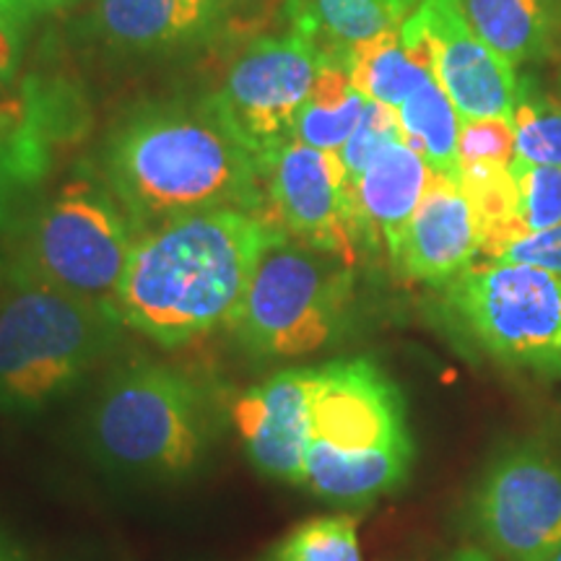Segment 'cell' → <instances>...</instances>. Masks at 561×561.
<instances>
[{
    "instance_id": "obj_1",
    "label": "cell",
    "mask_w": 561,
    "mask_h": 561,
    "mask_svg": "<svg viewBox=\"0 0 561 561\" xmlns=\"http://www.w3.org/2000/svg\"><path fill=\"white\" fill-rule=\"evenodd\" d=\"M284 234L261 214L208 208L174 216L133 242L115 312L174 348L231 322L263 250Z\"/></svg>"
},
{
    "instance_id": "obj_2",
    "label": "cell",
    "mask_w": 561,
    "mask_h": 561,
    "mask_svg": "<svg viewBox=\"0 0 561 561\" xmlns=\"http://www.w3.org/2000/svg\"><path fill=\"white\" fill-rule=\"evenodd\" d=\"M107 172L136 219L161 224L208 208H240L268 219L263 159L210 100L138 115L112 140Z\"/></svg>"
},
{
    "instance_id": "obj_3",
    "label": "cell",
    "mask_w": 561,
    "mask_h": 561,
    "mask_svg": "<svg viewBox=\"0 0 561 561\" xmlns=\"http://www.w3.org/2000/svg\"><path fill=\"white\" fill-rule=\"evenodd\" d=\"M413 437L398 385L369 359L314 367L305 486L331 504H369L411 476Z\"/></svg>"
},
{
    "instance_id": "obj_4",
    "label": "cell",
    "mask_w": 561,
    "mask_h": 561,
    "mask_svg": "<svg viewBox=\"0 0 561 561\" xmlns=\"http://www.w3.org/2000/svg\"><path fill=\"white\" fill-rule=\"evenodd\" d=\"M216 437L210 396L195 377L161 362L112 371L89 411V445L110 471L133 479L193 473Z\"/></svg>"
},
{
    "instance_id": "obj_5",
    "label": "cell",
    "mask_w": 561,
    "mask_h": 561,
    "mask_svg": "<svg viewBox=\"0 0 561 561\" xmlns=\"http://www.w3.org/2000/svg\"><path fill=\"white\" fill-rule=\"evenodd\" d=\"M115 310L42 284L0 305V411L34 413L66 398L110 354Z\"/></svg>"
},
{
    "instance_id": "obj_6",
    "label": "cell",
    "mask_w": 561,
    "mask_h": 561,
    "mask_svg": "<svg viewBox=\"0 0 561 561\" xmlns=\"http://www.w3.org/2000/svg\"><path fill=\"white\" fill-rule=\"evenodd\" d=\"M354 265L278 234L257 261L231 331L255 359H299L346 328Z\"/></svg>"
},
{
    "instance_id": "obj_7",
    "label": "cell",
    "mask_w": 561,
    "mask_h": 561,
    "mask_svg": "<svg viewBox=\"0 0 561 561\" xmlns=\"http://www.w3.org/2000/svg\"><path fill=\"white\" fill-rule=\"evenodd\" d=\"M445 289L462 333L510 369L561 377V276L525 263L476 261Z\"/></svg>"
},
{
    "instance_id": "obj_8",
    "label": "cell",
    "mask_w": 561,
    "mask_h": 561,
    "mask_svg": "<svg viewBox=\"0 0 561 561\" xmlns=\"http://www.w3.org/2000/svg\"><path fill=\"white\" fill-rule=\"evenodd\" d=\"M133 242L128 216L96 187L73 182L32 221L13 278L115 310Z\"/></svg>"
},
{
    "instance_id": "obj_9",
    "label": "cell",
    "mask_w": 561,
    "mask_h": 561,
    "mask_svg": "<svg viewBox=\"0 0 561 561\" xmlns=\"http://www.w3.org/2000/svg\"><path fill=\"white\" fill-rule=\"evenodd\" d=\"M328 60L341 58H333L312 37L297 30L280 37H261L231 62L221 91L210 96V102L265 161L273 151L294 140V117L310 96L320 68Z\"/></svg>"
},
{
    "instance_id": "obj_10",
    "label": "cell",
    "mask_w": 561,
    "mask_h": 561,
    "mask_svg": "<svg viewBox=\"0 0 561 561\" xmlns=\"http://www.w3.org/2000/svg\"><path fill=\"white\" fill-rule=\"evenodd\" d=\"M481 538L507 561H541L561 546V458L515 445L491 460L473 494Z\"/></svg>"
},
{
    "instance_id": "obj_11",
    "label": "cell",
    "mask_w": 561,
    "mask_h": 561,
    "mask_svg": "<svg viewBox=\"0 0 561 561\" xmlns=\"http://www.w3.org/2000/svg\"><path fill=\"white\" fill-rule=\"evenodd\" d=\"M265 214L291 240L354 265L359 257L354 216L339 151L289 140L263 161Z\"/></svg>"
},
{
    "instance_id": "obj_12",
    "label": "cell",
    "mask_w": 561,
    "mask_h": 561,
    "mask_svg": "<svg viewBox=\"0 0 561 561\" xmlns=\"http://www.w3.org/2000/svg\"><path fill=\"white\" fill-rule=\"evenodd\" d=\"M419 13L432 39L437 81L458 110L460 123L483 117L512 121L520 91L515 68L473 32L460 0H424Z\"/></svg>"
},
{
    "instance_id": "obj_13",
    "label": "cell",
    "mask_w": 561,
    "mask_h": 561,
    "mask_svg": "<svg viewBox=\"0 0 561 561\" xmlns=\"http://www.w3.org/2000/svg\"><path fill=\"white\" fill-rule=\"evenodd\" d=\"M314 367H289L250 388L234 405L244 450L265 479L305 486Z\"/></svg>"
},
{
    "instance_id": "obj_14",
    "label": "cell",
    "mask_w": 561,
    "mask_h": 561,
    "mask_svg": "<svg viewBox=\"0 0 561 561\" xmlns=\"http://www.w3.org/2000/svg\"><path fill=\"white\" fill-rule=\"evenodd\" d=\"M481 250V224L460 180L434 172L392 257V271L413 284L447 286L479 261Z\"/></svg>"
},
{
    "instance_id": "obj_15",
    "label": "cell",
    "mask_w": 561,
    "mask_h": 561,
    "mask_svg": "<svg viewBox=\"0 0 561 561\" xmlns=\"http://www.w3.org/2000/svg\"><path fill=\"white\" fill-rule=\"evenodd\" d=\"M432 178V167L405 140L388 146L371 161L346 187L359 250L382 248L392 263Z\"/></svg>"
},
{
    "instance_id": "obj_16",
    "label": "cell",
    "mask_w": 561,
    "mask_h": 561,
    "mask_svg": "<svg viewBox=\"0 0 561 561\" xmlns=\"http://www.w3.org/2000/svg\"><path fill=\"white\" fill-rule=\"evenodd\" d=\"M346 70L369 102L401 107L424 83L437 79L432 39L421 13H413L398 30L351 47Z\"/></svg>"
},
{
    "instance_id": "obj_17",
    "label": "cell",
    "mask_w": 561,
    "mask_h": 561,
    "mask_svg": "<svg viewBox=\"0 0 561 561\" xmlns=\"http://www.w3.org/2000/svg\"><path fill=\"white\" fill-rule=\"evenodd\" d=\"M421 5L424 0H289V19L291 30L346 60L351 47L398 30Z\"/></svg>"
},
{
    "instance_id": "obj_18",
    "label": "cell",
    "mask_w": 561,
    "mask_h": 561,
    "mask_svg": "<svg viewBox=\"0 0 561 561\" xmlns=\"http://www.w3.org/2000/svg\"><path fill=\"white\" fill-rule=\"evenodd\" d=\"M206 0H100L102 37L130 50H157L208 24Z\"/></svg>"
},
{
    "instance_id": "obj_19",
    "label": "cell",
    "mask_w": 561,
    "mask_h": 561,
    "mask_svg": "<svg viewBox=\"0 0 561 561\" xmlns=\"http://www.w3.org/2000/svg\"><path fill=\"white\" fill-rule=\"evenodd\" d=\"M473 32L512 68L538 60L553 42L551 0H460Z\"/></svg>"
},
{
    "instance_id": "obj_20",
    "label": "cell",
    "mask_w": 561,
    "mask_h": 561,
    "mask_svg": "<svg viewBox=\"0 0 561 561\" xmlns=\"http://www.w3.org/2000/svg\"><path fill=\"white\" fill-rule=\"evenodd\" d=\"M367 96L348 79L346 62L328 60L294 117L291 138L320 151H341L359 125Z\"/></svg>"
},
{
    "instance_id": "obj_21",
    "label": "cell",
    "mask_w": 561,
    "mask_h": 561,
    "mask_svg": "<svg viewBox=\"0 0 561 561\" xmlns=\"http://www.w3.org/2000/svg\"><path fill=\"white\" fill-rule=\"evenodd\" d=\"M398 123L405 144L424 157L432 172L458 178L460 115L437 79L424 83L398 107Z\"/></svg>"
},
{
    "instance_id": "obj_22",
    "label": "cell",
    "mask_w": 561,
    "mask_h": 561,
    "mask_svg": "<svg viewBox=\"0 0 561 561\" xmlns=\"http://www.w3.org/2000/svg\"><path fill=\"white\" fill-rule=\"evenodd\" d=\"M263 561H362L359 528L351 515L310 517L273 543Z\"/></svg>"
},
{
    "instance_id": "obj_23",
    "label": "cell",
    "mask_w": 561,
    "mask_h": 561,
    "mask_svg": "<svg viewBox=\"0 0 561 561\" xmlns=\"http://www.w3.org/2000/svg\"><path fill=\"white\" fill-rule=\"evenodd\" d=\"M512 128H515L517 161L561 167V102L538 96L523 87L517 91Z\"/></svg>"
},
{
    "instance_id": "obj_24",
    "label": "cell",
    "mask_w": 561,
    "mask_h": 561,
    "mask_svg": "<svg viewBox=\"0 0 561 561\" xmlns=\"http://www.w3.org/2000/svg\"><path fill=\"white\" fill-rule=\"evenodd\" d=\"M517 191V227L520 237L538 234L561 224V167L512 161Z\"/></svg>"
},
{
    "instance_id": "obj_25",
    "label": "cell",
    "mask_w": 561,
    "mask_h": 561,
    "mask_svg": "<svg viewBox=\"0 0 561 561\" xmlns=\"http://www.w3.org/2000/svg\"><path fill=\"white\" fill-rule=\"evenodd\" d=\"M403 140L401 123H398V110L380 102H367L359 125L351 133V138L339 151L343 174H346V187L362 178V172L375 161L388 146Z\"/></svg>"
},
{
    "instance_id": "obj_26",
    "label": "cell",
    "mask_w": 561,
    "mask_h": 561,
    "mask_svg": "<svg viewBox=\"0 0 561 561\" xmlns=\"http://www.w3.org/2000/svg\"><path fill=\"white\" fill-rule=\"evenodd\" d=\"M45 123L50 115L34 96L0 100V149L24 159L34 174L45 167Z\"/></svg>"
},
{
    "instance_id": "obj_27",
    "label": "cell",
    "mask_w": 561,
    "mask_h": 561,
    "mask_svg": "<svg viewBox=\"0 0 561 561\" xmlns=\"http://www.w3.org/2000/svg\"><path fill=\"white\" fill-rule=\"evenodd\" d=\"M512 161H515V128L510 117L460 123V167H512Z\"/></svg>"
},
{
    "instance_id": "obj_28",
    "label": "cell",
    "mask_w": 561,
    "mask_h": 561,
    "mask_svg": "<svg viewBox=\"0 0 561 561\" xmlns=\"http://www.w3.org/2000/svg\"><path fill=\"white\" fill-rule=\"evenodd\" d=\"M489 261L536 265V268L559 273L561 276V224L553 229L538 231V234H528L510 242L507 248L496 252Z\"/></svg>"
},
{
    "instance_id": "obj_29",
    "label": "cell",
    "mask_w": 561,
    "mask_h": 561,
    "mask_svg": "<svg viewBox=\"0 0 561 561\" xmlns=\"http://www.w3.org/2000/svg\"><path fill=\"white\" fill-rule=\"evenodd\" d=\"M68 3H73V0H0V11L21 24V21L42 16V13L66 9Z\"/></svg>"
},
{
    "instance_id": "obj_30",
    "label": "cell",
    "mask_w": 561,
    "mask_h": 561,
    "mask_svg": "<svg viewBox=\"0 0 561 561\" xmlns=\"http://www.w3.org/2000/svg\"><path fill=\"white\" fill-rule=\"evenodd\" d=\"M16 21L0 11V83L9 81L19 58V34Z\"/></svg>"
},
{
    "instance_id": "obj_31",
    "label": "cell",
    "mask_w": 561,
    "mask_h": 561,
    "mask_svg": "<svg viewBox=\"0 0 561 561\" xmlns=\"http://www.w3.org/2000/svg\"><path fill=\"white\" fill-rule=\"evenodd\" d=\"M37 178L30 170V164H26L24 159L16 157V153L0 149V185H5V182H13V180H32Z\"/></svg>"
},
{
    "instance_id": "obj_32",
    "label": "cell",
    "mask_w": 561,
    "mask_h": 561,
    "mask_svg": "<svg viewBox=\"0 0 561 561\" xmlns=\"http://www.w3.org/2000/svg\"><path fill=\"white\" fill-rule=\"evenodd\" d=\"M255 0H206L210 19H229L237 13L248 11Z\"/></svg>"
},
{
    "instance_id": "obj_33",
    "label": "cell",
    "mask_w": 561,
    "mask_h": 561,
    "mask_svg": "<svg viewBox=\"0 0 561 561\" xmlns=\"http://www.w3.org/2000/svg\"><path fill=\"white\" fill-rule=\"evenodd\" d=\"M0 561H32L30 553L24 551V546L3 528H0Z\"/></svg>"
},
{
    "instance_id": "obj_34",
    "label": "cell",
    "mask_w": 561,
    "mask_h": 561,
    "mask_svg": "<svg viewBox=\"0 0 561 561\" xmlns=\"http://www.w3.org/2000/svg\"><path fill=\"white\" fill-rule=\"evenodd\" d=\"M447 561H491L489 553H483L481 549H460L455 551Z\"/></svg>"
},
{
    "instance_id": "obj_35",
    "label": "cell",
    "mask_w": 561,
    "mask_h": 561,
    "mask_svg": "<svg viewBox=\"0 0 561 561\" xmlns=\"http://www.w3.org/2000/svg\"><path fill=\"white\" fill-rule=\"evenodd\" d=\"M541 561H561V546H557V549H551Z\"/></svg>"
},
{
    "instance_id": "obj_36",
    "label": "cell",
    "mask_w": 561,
    "mask_h": 561,
    "mask_svg": "<svg viewBox=\"0 0 561 561\" xmlns=\"http://www.w3.org/2000/svg\"><path fill=\"white\" fill-rule=\"evenodd\" d=\"M551 3H553V9H557V11L561 13V0H551Z\"/></svg>"
}]
</instances>
